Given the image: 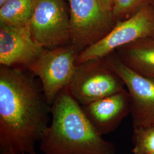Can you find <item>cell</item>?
<instances>
[{"label":"cell","mask_w":154,"mask_h":154,"mask_svg":"<svg viewBox=\"0 0 154 154\" xmlns=\"http://www.w3.org/2000/svg\"><path fill=\"white\" fill-rule=\"evenodd\" d=\"M1 154H26L24 153L22 154H17L16 152H9V151H1Z\"/></svg>","instance_id":"obj_16"},{"label":"cell","mask_w":154,"mask_h":154,"mask_svg":"<svg viewBox=\"0 0 154 154\" xmlns=\"http://www.w3.org/2000/svg\"><path fill=\"white\" fill-rule=\"evenodd\" d=\"M77 67L71 82L67 87L79 104L88 105L94 101L125 89V83L104 60L91 61Z\"/></svg>","instance_id":"obj_6"},{"label":"cell","mask_w":154,"mask_h":154,"mask_svg":"<svg viewBox=\"0 0 154 154\" xmlns=\"http://www.w3.org/2000/svg\"><path fill=\"white\" fill-rule=\"evenodd\" d=\"M78 50L74 46L45 49L38 58L28 69L38 77L50 105L66 88L74 76Z\"/></svg>","instance_id":"obj_5"},{"label":"cell","mask_w":154,"mask_h":154,"mask_svg":"<svg viewBox=\"0 0 154 154\" xmlns=\"http://www.w3.org/2000/svg\"><path fill=\"white\" fill-rule=\"evenodd\" d=\"M154 154V152H152V153H151V154Z\"/></svg>","instance_id":"obj_19"},{"label":"cell","mask_w":154,"mask_h":154,"mask_svg":"<svg viewBox=\"0 0 154 154\" xmlns=\"http://www.w3.org/2000/svg\"><path fill=\"white\" fill-rule=\"evenodd\" d=\"M150 2L151 3V4L153 5L154 8V0H151V1H150Z\"/></svg>","instance_id":"obj_18"},{"label":"cell","mask_w":154,"mask_h":154,"mask_svg":"<svg viewBox=\"0 0 154 154\" xmlns=\"http://www.w3.org/2000/svg\"><path fill=\"white\" fill-rule=\"evenodd\" d=\"M133 154H149L154 152V124L134 128Z\"/></svg>","instance_id":"obj_13"},{"label":"cell","mask_w":154,"mask_h":154,"mask_svg":"<svg viewBox=\"0 0 154 154\" xmlns=\"http://www.w3.org/2000/svg\"><path fill=\"white\" fill-rule=\"evenodd\" d=\"M82 107L89 121L102 136L114 131L130 113L129 95L125 88Z\"/></svg>","instance_id":"obj_10"},{"label":"cell","mask_w":154,"mask_h":154,"mask_svg":"<svg viewBox=\"0 0 154 154\" xmlns=\"http://www.w3.org/2000/svg\"><path fill=\"white\" fill-rule=\"evenodd\" d=\"M7 1H8V0H0V6L3 5Z\"/></svg>","instance_id":"obj_17"},{"label":"cell","mask_w":154,"mask_h":154,"mask_svg":"<svg viewBox=\"0 0 154 154\" xmlns=\"http://www.w3.org/2000/svg\"><path fill=\"white\" fill-rule=\"evenodd\" d=\"M51 107L41 83L20 70L1 65V152L36 154V144L49 125Z\"/></svg>","instance_id":"obj_1"},{"label":"cell","mask_w":154,"mask_h":154,"mask_svg":"<svg viewBox=\"0 0 154 154\" xmlns=\"http://www.w3.org/2000/svg\"><path fill=\"white\" fill-rule=\"evenodd\" d=\"M128 68L154 79V37H146L125 45L115 51Z\"/></svg>","instance_id":"obj_11"},{"label":"cell","mask_w":154,"mask_h":154,"mask_svg":"<svg viewBox=\"0 0 154 154\" xmlns=\"http://www.w3.org/2000/svg\"><path fill=\"white\" fill-rule=\"evenodd\" d=\"M151 0H115L112 13L116 20L121 21L132 17Z\"/></svg>","instance_id":"obj_14"},{"label":"cell","mask_w":154,"mask_h":154,"mask_svg":"<svg viewBox=\"0 0 154 154\" xmlns=\"http://www.w3.org/2000/svg\"><path fill=\"white\" fill-rule=\"evenodd\" d=\"M69 6L70 42L77 50L96 44L110 32L117 21L99 0H65Z\"/></svg>","instance_id":"obj_3"},{"label":"cell","mask_w":154,"mask_h":154,"mask_svg":"<svg viewBox=\"0 0 154 154\" xmlns=\"http://www.w3.org/2000/svg\"><path fill=\"white\" fill-rule=\"evenodd\" d=\"M65 0H38L29 23L30 33L46 49L64 46L70 42V18Z\"/></svg>","instance_id":"obj_7"},{"label":"cell","mask_w":154,"mask_h":154,"mask_svg":"<svg viewBox=\"0 0 154 154\" xmlns=\"http://www.w3.org/2000/svg\"><path fill=\"white\" fill-rule=\"evenodd\" d=\"M102 6L106 10L112 11L115 0H99Z\"/></svg>","instance_id":"obj_15"},{"label":"cell","mask_w":154,"mask_h":154,"mask_svg":"<svg viewBox=\"0 0 154 154\" xmlns=\"http://www.w3.org/2000/svg\"><path fill=\"white\" fill-rule=\"evenodd\" d=\"M38 0H8L0 6V23L20 27L29 25Z\"/></svg>","instance_id":"obj_12"},{"label":"cell","mask_w":154,"mask_h":154,"mask_svg":"<svg viewBox=\"0 0 154 154\" xmlns=\"http://www.w3.org/2000/svg\"><path fill=\"white\" fill-rule=\"evenodd\" d=\"M51 115V121L39 141L43 154H115L114 143L97 131L67 88L56 97Z\"/></svg>","instance_id":"obj_2"},{"label":"cell","mask_w":154,"mask_h":154,"mask_svg":"<svg viewBox=\"0 0 154 154\" xmlns=\"http://www.w3.org/2000/svg\"><path fill=\"white\" fill-rule=\"evenodd\" d=\"M126 87L130 102L133 128L154 124V79L132 71L113 52L104 59Z\"/></svg>","instance_id":"obj_8"},{"label":"cell","mask_w":154,"mask_h":154,"mask_svg":"<svg viewBox=\"0 0 154 154\" xmlns=\"http://www.w3.org/2000/svg\"><path fill=\"white\" fill-rule=\"evenodd\" d=\"M146 37H154V8L151 2L132 17L118 21L104 38L78 54L77 63L103 60L121 47Z\"/></svg>","instance_id":"obj_4"},{"label":"cell","mask_w":154,"mask_h":154,"mask_svg":"<svg viewBox=\"0 0 154 154\" xmlns=\"http://www.w3.org/2000/svg\"><path fill=\"white\" fill-rule=\"evenodd\" d=\"M45 49L30 33L29 25L13 27L0 23V63L29 67Z\"/></svg>","instance_id":"obj_9"}]
</instances>
